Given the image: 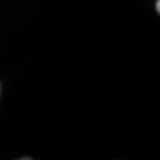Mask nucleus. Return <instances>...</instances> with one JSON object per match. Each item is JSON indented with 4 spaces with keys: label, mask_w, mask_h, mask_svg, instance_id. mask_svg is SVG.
<instances>
[{
    "label": "nucleus",
    "mask_w": 160,
    "mask_h": 160,
    "mask_svg": "<svg viewBox=\"0 0 160 160\" xmlns=\"http://www.w3.org/2000/svg\"><path fill=\"white\" fill-rule=\"evenodd\" d=\"M155 7H157V11H158V13H159V12H160V0H158V1H157Z\"/></svg>",
    "instance_id": "nucleus-1"
}]
</instances>
